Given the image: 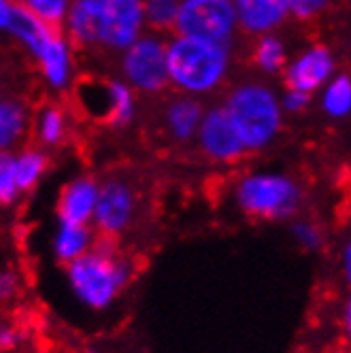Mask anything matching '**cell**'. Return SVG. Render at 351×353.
Instances as JSON below:
<instances>
[{"label": "cell", "mask_w": 351, "mask_h": 353, "mask_svg": "<svg viewBox=\"0 0 351 353\" xmlns=\"http://www.w3.org/2000/svg\"><path fill=\"white\" fill-rule=\"evenodd\" d=\"M319 107L330 119H345L351 113V77L349 72H334L321 88Z\"/></svg>", "instance_id": "obj_22"}, {"label": "cell", "mask_w": 351, "mask_h": 353, "mask_svg": "<svg viewBox=\"0 0 351 353\" xmlns=\"http://www.w3.org/2000/svg\"><path fill=\"white\" fill-rule=\"evenodd\" d=\"M19 288H21L19 274L11 268H0V307L13 302L15 296L19 294Z\"/></svg>", "instance_id": "obj_31"}, {"label": "cell", "mask_w": 351, "mask_h": 353, "mask_svg": "<svg viewBox=\"0 0 351 353\" xmlns=\"http://www.w3.org/2000/svg\"><path fill=\"white\" fill-rule=\"evenodd\" d=\"M325 353H351V351H349V347H334V349L325 351Z\"/></svg>", "instance_id": "obj_35"}, {"label": "cell", "mask_w": 351, "mask_h": 353, "mask_svg": "<svg viewBox=\"0 0 351 353\" xmlns=\"http://www.w3.org/2000/svg\"><path fill=\"white\" fill-rule=\"evenodd\" d=\"M15 3H17V0H0V32L7 30V23L11 19Z\"/></svg>", "instance_id": "obj_32"}, {"label": "cell", "mask_w": 351, "mask_h": 353, "mask_svg": "<svg viewBox=\"0 0 351 353\" xmlns=\"http://www.w3.org/2000/svg\"><path fill=\"white\" fill-rule=\"evenodd\" d=\"M90 353H96V351H90Z\"/></svg>", "instance_id": "obj_37"}, {"label": "cell", "mask_w": 351, "mask_h": 353, "mask_svg": "<svg viewBox=\"0 0 351 353\" xmlns=\"http://www.w3.org/2000/svg\"><path fill=\"white\" fill-rule=\"evenodd\" d=\"M100 183L92 176H74L58 196V221L92 223Z\"/></svg>", "instance_id": "obj_15"}, {"label": "cell", "mask_w": 351, "mask_h": 353, "mask_svg": "<svg viewBox=\"0 0 351 353\" xmlns=\"http://www.w3.org/2000/svg\"><path fill=\"white\" fill-rule=\"evenodd\" d=\"M34 17L56 30H62L64 19L70 7V0H19Z\"/></svg>", "instance_id": "obj_25"}, {"label": "cell", "mask_w": 351, "mask_h": 353, "mask_svg": "<svg viewBox=\"0 0 351 353\" xmlns=\"http://www.w3.org/2000/svg\"><path fill=\"white\" fill-rule=\"evenodd\" d=\"M341 270H343V276L345 281L349 283L351 281V243H345V247L341 249Z\"/></svg>", "instance_id": "obj_33"}, {"label": "cell", "mask_w": 351, "mask_h": 353, "mask_svg": "<svg viewBox=\"0 0 351 353\" xmlns=\"http://www.w3.org/2000/svg\"><path fill=\"white\" fill-rule=\"evenodd\" d=\"M143 32V0H107V21L100 54L121 56Z\"/></svg>", "instance_id": "obj_13"}, {"label": "cell", "mask_w": 351, "mask_h": 353, "mask_svg": "<svg viewBox=\"0 0 351 353\" xmlns=\"http://www.w3.org/2000/svg\"><path fill=\"white\" fill-rule=\"evenodd\" d=\"M107 21V0H70L64 30L72 49L98 52L103 47Z\"/></svg>", "instance_id": "obj_11"}, {"label": "cell", "mask_w": 351, "mask_h": 353, "mask_svg": "<svg viewBox=\"0 0 351 353\" xmlns=\"http://www.w3.org/2000/svg\"><path fill=\"white\" fill-rule=\"evenodd\" d=\"M96 232L88 223H70L58 221V228L52 236V254L60 264H70L79 260L92 249Z\"/></svg>", "instance_id": "obj_19"}, {"label": "cell", "mask_w": 351, "mask_h": 353, "mask_svg": "<svg viewBox=\"0 0 351 353\" xmlns=\"http://www.w3.org/2000/svg\"><path fill=\"white\" fill-rule=\"evenodd\" d=\"M179 3L181 0H143L145 30L164 37L170 34L179 13Z\"/></svg>", "instance_id": "obj_24"}, {"label": "cell", "mask_w": 351, "mask_h": 353, "mask_svg": "<svg viewBox=\"0 0 351 353\" xmlns=\"http://www.w3.org/2000/svg\"><path fill=\"white\" fill-rule=\"evenodd\" d=\"M119 79L126 81L134 94H166L170 88L166 68V37L145 30L119 56Z\"/></svg>", "instance_id": "obj_5"}, {"label": "cell", "mask_w": 351, "mask_h": 353, "mask_svg": "<svg viewBox=\"0 0 351 353\" xmlns=\"http://www.w3.org/2000/svg\"><path fill=\"white\" fill-rule=\"evenodd\" d=\"M239 32L245 37H262L277 32L290 17V0H232Z\"/></svg>", "instance_id": "obj_14"}, {"label": "cell", "mask_w": 351, "mask_h": 353, "mask_svg": "<svg viewBox=\"0 0 351 353\" xmlns=\"http://www.w3.org/2000/svg\"><path fill=\"white\" fill-rule=\"evenodd\" d=\"M21 192L15 181L13 168V151L0 154V207H11L19 200Z\"/></svg>", "instance_id": "obj_26"}, {"label": "cell", "mask_w": 351, "mask_h": 353, "mask_svg": "<svg viewBox=\"0 0 351 353\" xmlns=\"http://www.w3.org/2000/svg\"><path fill=\"white\" fill-rule=\"evenodd\" d=\"M252 64L258 72L272 77V74H281V70L288 64V47L283 39L277 32L262 34L256 39L252 47Z\"/></svg>", "instance_id": "obj_21"}, {"label": "cell", "mask_w": 351, "mask_h": 353, "mask_svg": "<svg viewBox=\"0 0 351 353\" xmlns=\"http://www.w3.org/2000/svg\"><path fill=\"white\" fill-rule=\"evenodd\" d=\"M237 45L172 34L166 37V68L172 92L203 98L217 92L232 70Z\"/></svg>", "instance_id": "obj_2"}, {"label": "cell", "mask_w": 351, "mask_h": 353, "mask_svg": "<svg viewBox=\"0 0 351 353\" xmlns=\"http://www.w3.org/2000/svg\"><path fill=\"white\" fill-rule=\"evenodd\" d=\"M139 211V196L130 181L111 176L98 188V200L92 217V228L98 236L119 239L130 230Z\"/></svg>", "instance_id": "obj_8"}, {"label": "cell", "mask_w": 351, "mask_h": 353, "mask_svg": "<svg viewBox=\"0 0 351 353\" xmlns=\"http://www.w3.org/2000/svg\"><path fill=\"white\" fill-rule=\"evenodd\" d=\"M311 103H313V94L292 90V88H288L283 96H279V105L283 113H305L311 107Z\"/></svg>", "instance_id": "obj_30"}, {"label": "cell", "mask_w": 351, "mask_h": 353, "mask_svg": "<svg viewBox=\"0 0 351 353\" xmlns=\"http://www.w3.org/2000/svg\"><path fill=\"white\" fill-rule=\"evenodd\" d=\"M13 168H15V181L21 194L32 192L49 168V158L39 147H23L13 151Z\"/></svg>", "instance_id": "obj_20"}, {"label": "cell", "mask_w": 351, "mask_h": 353, "mask_svg": "<svg viewBox=\"0 0 351 353\" xmlns=\"http://www.w3.org/2000/svg\"><path fill=\"white\" fill-rule=\"evenodd\" d=\"M30 109L23 98L0 92V154L15 151L30 132Z\"/></svg>", "instance_id": "obj_18"}, {"label": "cell", "mask_w": 351, "mask_h": 353, "mask_svg": "<svg viewBox=\"0 0 351 353\" xmlns=\"http://www.w3.org/2000/svg\"><path fill=\"white\" fill-rule=\"evenodd\" d=\"M292 239L305 251H319L323 245V230L311 219H296L292 223Z\"/></svg>", "instance_id": "obj_27"}, {"label": "cell", "mask_w": 351, "mask_h": 353, "mask_svg": "<svg viewBox=\"0 0 351 353\" xmlns=\"http://www.w3.org/2000/svg\"><path fill=\"white\" fill-rule=\"evenodd\" d=\"M77 100L88 117L105 121L113 128H126L137 117V94L119 77L79 81Z\"/></svg>", "instance_id": "obj_7"}, {"label": "cell", "mask_w": 351, "mask_h": 353, "mask_svg": "<svg viewBox=\"0 0 351 353\" xmlns=\"http://www.w3.org/2000/svg\"><path fill=\"white\" fill-rule=\"evenodd\" d=\"M26 341V332L15 321L0 317V353H11Z\"/></svg>", "instance_id": "obj_29"}, {"label": "cell", "mask_w": 351, "mask_h": 353, "mask_svg": "<svg viewBox=\"0 0 351 353\" xmlns=\"http://www.w3.org/2000/svg\"><path fill=\"white\" fill-rule=\"evenodd\" d=\"M343 325H345V334L351 332V302H343Z\"/></svg>", "instance_id": "obj_34"}, {"label": "cell", "mask_w": 351, "mask_h": 353, "mask_svg": "<svg viewBox=\"0 0 351 353\" xmlns=\"http://www.w3.org/2000/svg\"><path fill=\"white\" fill-rule=\"evenodd\" d=\"M117 239L98 236L79 260L66 264V283L74 300L90 311H107L134 279V264L117 249Z\"/></svg>", "instance_id": "obj_1"}, {"label": "cell", "mask_w": 351, "mask_h": 353, "mask_svg": "<svg viewBox=\"0 0 351 353\" xmlns=\"http://www.w3.org/2000/svg\"><path fill=\"white\" fill-rule=\"evenodd\" d=\"M337 72V58L330 47L325 45H311L305 52H300L296 58L288 60L281 77L285 88L315 94L332 79Z\"/></svg>", "instance_id": "obj_10"}, {"label": "cell", "mask_w": 351, "mask_h": 353, "mask_svg": "<svg viewBox=\"0 0 351 353\" xmlns=\"http://www.w3.org/2000/svg\"><path fill=\"white\" fill-rule=\"evenodd\" d=\"M194 141L200 154L217 164H234L247 156L234 125L230 123L228 115L223 113L221 105L205 107Z\"/></svg>", "instance_id": "obj_9"}, {"label": "cell", "mask_w": 351, "mask_h": 353, "mask_svg": "<svg viewBox=\"0 0 351 353\" xmlns=\"http://www.w3.org/2000/svg\"><path fill=\"white\" fill-rule=\"evenodd\" d=\"M237 207L252 219L283 221L298 215L305 203V190L292 174L258 170L243 174L234 185Z\"/></svg>", "instance_id": "obj_4"}, {"label": "cell", "mask_w": 351, "mask_h": 353, "mask_svg": "<svg viewBox=\"0 0 351 353\" xmlns=\"http://www.w3.org/2000/svg\"><path fill=\"white\" fill-rule=\"evenodd\" d=\"M172 34L237 45L239 21L232 0H181Z\"/></svg>", "instance_id": "obj_6"}, {"label": "cell", "mask_w": 351, "mask_h": 353, "mask_svg": "<svg viewBox=\"0 0 351 353\" xmlns=\"http://www.w3.org/2000/svg\"><path fill=\"white\" fill-rule=\"evenodd\" d=\"M203 98L188 94H164V100L158 111V121L162 134L174 145H190L196 137L198 123L205 113Z\"/></svg>", "instance_id": "obj_12"}, {"label": "cell", "mask_w": 351, "mask_h": 353, "mask_svg": "<svg viewBox=\"0 0 351 353\" xmlns=\"http://www.w3.org/2000/svg\"><path fill=\"white\" fill-rule=\"evenodd\" d=\"M221 109L245 147L247 154L268 149L283 128L279 94L262 79H245L223 92Z\"/></svg>", "instance_id": "obj_3"}, {"label": "cell", "mask_w": 351, "mask_h": 353, "mask_svg": "<svg viewBox=\"0 0 351 353\" xmlns=\"http://www.w3.org/2000/svg\"><path fill=\"white\" fill-rule=\"evenodd\" d=\"M39 353H47V351H39Z\"/></svg>", "instance_id": "obj_36"}, {"label": "cell", "mask_w": 351, "mask_h": 353, "mask_svg": "<svg viewBox=\"0 0 351 353\" xmlns=\"http://www.w3.org/2000/svg\"><path fill=\"white\" fill-rule=\"evenodd\" d=\"M68 132V123H66V113L56 107V105H47L39 111L37 123H34V134L37 141L43 147H58L64 143Z\"/></svg>", "instance_id": "obj_23"}, {"label": "cell", "mask_w": 351, "mask_h": 353, "mask_svg": "<svg viewBox=\"0 0 351 353\" xmlns=\"http://www.w3.org/2000/svg\"><path fill=\"white\" fill-rule=\"evenodd\" d=\"M7 34H11L26 52L30 54V58L37 62V58L45 52V47L49 45V41L54 39L56 28L47 26V23H43L39 17H34L26 7H23L19 0L15 3L13 7V13H11V19L7 23Z\"/></svg>", "instance_id": "obj_17"}, {"label": "cell", "mask_w": 351, "mask_h": 353, "mask_svg": "<svg viewBox=\"0 0 351 353\" xmlns=\"http://www.w3.org/2000/svg\"><path fill=\"white\" fill-rule=\"evenodd\" d=\"M332 5V0H290V17L296 21H311Z\"/></svg>", "instance_id": "obj_28"}, {"label": "cell", "mask_w": 351, "mask_h": 353, "mask_svg": "<svg viewBox=\"0 0 351 353\" xmlns=\"http://www.w3.org/2000/svg\"><path fill=\"white\" fill-rule=\"evenodd\" d=\"M72 45L62 32H56L45 52L37 58L43 81L52 92H64L72 83Z\"/></svg>", "instance_id": "obj_16"}]
</instances>
